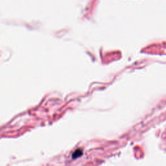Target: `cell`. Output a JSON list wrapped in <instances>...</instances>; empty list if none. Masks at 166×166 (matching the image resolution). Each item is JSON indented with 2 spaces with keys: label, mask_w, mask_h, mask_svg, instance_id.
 Listing matches in <instances>:
<instances>
[{
  "label": "cell",
  "mask_w": 166,
  "mask_h": 166,
  "mask_svg": "<svg viewBox=\"0 0 166 166\" xmlns=\"http://www.w3.org/2000/svg\"><path fill=\"white\" fill-rule=\"evenodd\" d=\"M83 154V152L81 149H77V150H75L73 153L72 155V158L73 159H77V158H79V157L81 156Z\"/></svg>",
  "instance_id": "cell-1"
}]
</instances>
